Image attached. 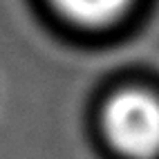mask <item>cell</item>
I'll return each mask as SVG.
<instances>
[{
	"instance_id": "cell-1",
	"label": "cell",
	"mask_w": 159,
	"mask_h": 159,
	"mask_svg": "<svg viewBox=\"0 0 159 159\" xmlns=\"http://www.w3.org/2000/svg\"><path fill=\"white\" fill-rule=\"evenodd\" d=\"M103 130L114 150L130 159L159 157V99L143 90H123L105 103Z\"/></svg>"
},
{
	"instance_id": "cell-2",
	"label": "cell",
	"mask_w": 159,
	"mask_h": 159,
	"mask_svg": "<svg viewBox=\"0 0 159 159\" xmlns=\"http://www.w3.org/2000/svg\"><path fill=\"white\" fill-rule=\"evenodd\" d=\"M52 5L81 27H108L125 16L132 0H52Z\"/></svg>"
}]
</instances>
